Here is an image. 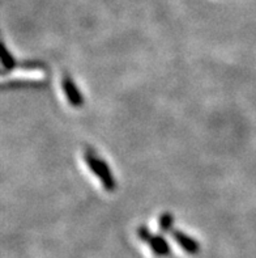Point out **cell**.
<instances>
[{
  "label": "cell",
  "mask_w": 256,
  "mask_h": 258,
  "mask_svg": "<svg viewBox=\"0 0 256 258\" xmlns=\"http://www.w3.org/2000/svg\"><path fill=\"white\" fill-rule=\"evenodd\" d=\"M46 85V83L38 80H13L10 83H4L3 89H17V88H39Z\"/></svg>",
  "instance_id": "cell-6"
},
{
  "label": "cell",
  "mask_w": 256,
  "mask_h": 258,
  "mask_svg": "<svg viewBox=\"0 0 256 258\" xmlns=\"http://www.w3.org/2000/svg\"><path fill=\"white\" fill-rule=\"evenodd\" d=\"M148 244L150 245L152 250L156 253L157 255H167L170 253V246L167 244L162 236L159 235H152V237L149 239Z\"/></svg>",
  "instance_id": "cell-4"
},
{
  "label": "cell",
  "mask_w": 256,
  "mask_h": 258,
  "mask_svg": "<svg viewBox=\"0 0 256 258\" xmlns=\"http://www.w3.org/2000/svg\"><path fill=\"white\" fill-rule=\"evenodd\" d=\"M19 67L26 71H37V70L46 69V66L39 60H25L23 63H19Z\"/></svg>",
  "instance_id": "cell-8"
},
{
  "label": "cell",
  "mask_w": 256,
  "mask_h": 258,
  "mask_svg": "<svg viewBox=\"0 0 256 258\" xmlns=\"http://www.w3.org/2000/svg\"><path fill=\"white\" fill-rule=\"evenodd\" d=\"M84 159L92 173L100 180L102 187L106 191H109V193L115 191V189H117V180L114 178L113 172L109 168L106 161L102 160L101 157H98V155L91 147L85 148Z\"/></svg>",
  "instance_id": "cell-1"
},
{
  "label": "cell",
  "mask_w": 256,
  "mask_h": 258,
  "mask_svg": "<svg viewBox=\"0 0 256 258\" xmlns=\"http://www.w3.org/2000/svg\"><path fill=\"white\" fill-rule=\"evenodd\" d=\"M173 239L178 242L179 245L183 248L185 252L190 253V254H196V253H199V250H200L199 242L195 241L191 236L186 235V233L182 232V231H174V232H173Z\"/></svg>",
  "instance_id": "cell-3"
},
{
  "label": "cell",
  "mask_w": 256,
  "mask_h": 258,
  "mask_svg": "<svg viewBox=\"0 0 256 258\" xmlns=\"http://www.w3.org/2000/svg\"><path fill=\"white\" fill-rule=\"evenodd\" d=\"M173 223H174V216L170 213H163L159 216V228L163 232H167L173 228Z\"/></svg>",
  "instance_id": "cell-7"
},
{
  "label": "cell",
  "mask_w": 256,
  "mask_h": 258,
  "mask_svg": "<svg viewBox=\"0 0 256 258\" xmlns=\"http://www.w3.org/2000/svg\"><path fill=\"white\" fill-rule=\"evenodd\" d=\"M2 64H3V74L11 72L13 70L19 67L16 58L12 55V52L7 49V46L2 43Z\"/></svg>",
  "instance_id": "cell-5"
},
{
  "label": "cell",
  "mask_w": 256,
  "mask_h": 258,
  "mask_svg": "<svg viewBox=\"0 0 256 258\" xmlns=\"http://www.w3.org/2000/svg\"><path fill=\"white\" fill-rule=\"evenodd\" d=\"M62 88L64 91L65 97L68 100V104L72 108H81L85 100L76 83L73 82V79L68 74H64L62 76Z\"/></svg>",
  "instance_id": "cell-2"
}]
</instances>
